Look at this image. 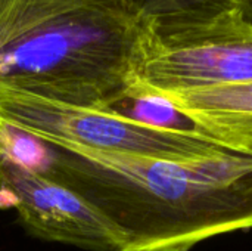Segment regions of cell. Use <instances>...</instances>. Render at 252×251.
I'll return each instance as SVG.
<instances>
[{
	"instance_id": "6da1fadb",
	"label": "cell",
	"mask_w": 252,
	"mask_h": 251,
	"mask_svg": "<svg viewBox=\"0 0 252 251\" xmlns=\"http://www.w3.org/2000/svg\"><path fill=\"white\" fill-rule=\"evenodd\" d=\"M30 167L96 209L120 251H189L252 229L250 154L177 163L38 141Z\"/></svg>"
},
{
	"instance_id": "7a4b0ae2",
	"label": "cell",
	"mask_w": 252,
	"mask_h": 251,
	"mask_svg": "<svg viewBox=\"0 0 252 251\" xmlns=\"http://www.w3.org/2000/svg\"><path fill=\"white\" fill-rule=\"evenodd\" d=\"M154 38L127 0H0V84L105 108L136 83Z\"/></svg>"
},
{
	"instance_id": "3957f363",
	"label": "cell",
	"mask_w": 252,
	"mask_h": 251,
	"mask_svg": "<svg viewBox=\"0 0 252 251\" xmlns=\"http://www.w3.org/2000/svg\"><path fill=\"white\" fill-rule=\"evenodd\" d=\"M0 126L38 141L177 163L239 154L216 141L151 127L100 108L46 99L0 84Z\"/></svg>"
},
{
	"instance_id": "277c9868",
	"label": "cell",
	"mask_w": 252,
	"mask_h": 251,
	"mask_svg": "<svg viewBox=\"0 0 252 251\" xmlns=\"http://www.w3.org/2000/svg\"><path fill=\"white\" fill-rule=\"evenodd\" d=\"M252 83V28L236 21L196 37L152 40L137 86L159 95Z\"/></svg>"
},
{
	"instance_id": "5b68a950",
	"label": "cell",
	"mask_w": 252,
	"mask_h": 251,
	"mask_svg": "<svg viewBox=\"0 0 252 251\" xmlns=\"http://www.w3.org/2000/svg\"><path fill=\"white\" fill-rule=\"evenodd\" d=\"M0 191L25 228L47 241L90 251H120L115 228L75 192L0 146Z\"/></svg>"
},
{
	"instance_id": "8992f818",
	"label": "cell",
	"mask_w": 252,
	"mask_h": 251,
	"mask_svg": "<svg viewBox=\"0 0 252 251\" xmlns=\"http://www.w3.org/2000/svg\"><path fill=\"white\" fill-rule=\"evenodd\" d=\"M167 98L213 141L252 155V83L182 92Z\"/></svg>"
},
{
	"instance_id": "52a82bcc",
	"label": "cell",
	"mask_w": 252,
	"mask_h": 251,
	"mask_svg": "<svg viewBox=\"0 0 252 251\" xmlns=\"http://www.w3.org/2000/svg\"><path fill=\"white\" fill-rule=\"evenodd\" d=\"M143 13L159 41L196 37L239 21L235 0H143Z\"/></svg>"
},
{
	"instance_id": "ba28073f",
	"label": "cell",
	"mask_w": 252,
	"mask_h": 251,
	"mask_svg": "<svg viewBox=\"0 0 252 251\" xmlns=\"http://www.w3.org/2000/svg\"><path fill=\"white\" fill-rule=\"evenodd\" d=\"M100 109H108L151 127L211 139L193 118L185 114L167 96L151 92L137 84H133L118 101Z\"/></svg>"
},
{
	"instance_id": "9c48e42d",
	"label": "cell",
	"mask_w": 252,
	"mask_h": 251,
	"mask_svg": "<svg viewBox=\"0 0 252 251\" xmlns=\"http://www.w3.org/2000/svg\"><path fill=\"white\" fill-rule=\"evenodd\" d=\"M236 18L252 28V0H235Z\"/></svg>"
},
{
	"instance_id": "30bf717a",
	"label": "cell",
	"mask_w": 252,
	"mask_h": 251,
	"mask_svg": "<svg viewBox=\"0 0 252 251\" xmlns=\"http://www.w3.org/2000/svg\"><path fill=\"white\" fill-rule=\"evenodd\" d=\"M127 1H128L130 4H133L136 9H139V10L143 13V0H127ZM143 15H145V13H143Z\"/></svg>"
}]
</instances>
